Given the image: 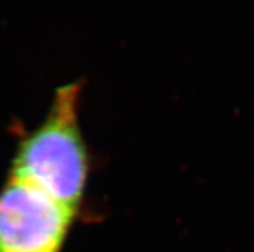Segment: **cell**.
Instances as JSON below:
<instances>
[{
	"instance_id": "6da1fadb",
	"label": "cell",
	"mask_w": 254,
	"mask_h": 252,
	"mask_svg": "<svg viewBox=\"0 0 254 252\" xmlns=\"http://www.w3.org/2000/svg\"><path fill=\"white\" fill-rule=\"evenodd\" d=\"M79 84L56 93L48 115L19 143L10 176L76 212L88 176L87 148L77 122Z\"/></svg>"
},
{
	"instance_id": "7a4b0ae2",
	"label": "cell",
	"mask_w": 254,
	"mask_h": 252,
	"mask_svg": "<svg viewBox=\"0 0 254 252\" xmlns=\"http://www.w3.org/2000/svg\"><path fill=\"white\" fill-rule=\"evenodd\" d=\"M75 214L10 176L0 192V252H61Z\"/></svg>"
}]
</instances>
